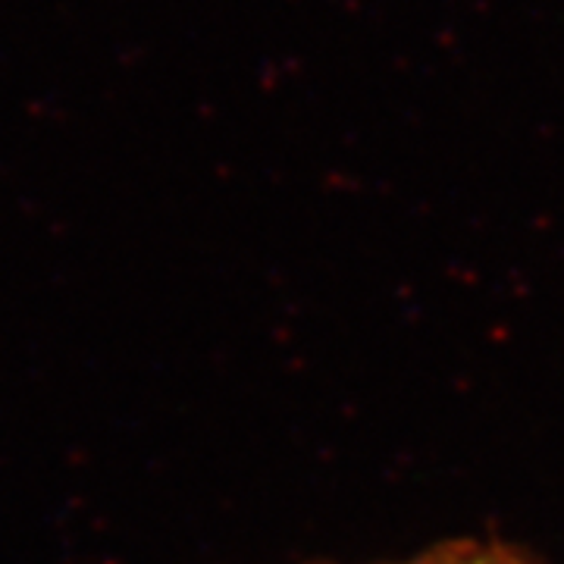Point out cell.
<instances>
[{"mask_svg":"<svg viewBox=\"0 0 564 564\" xmlns=\"http://www.w3.org/2000/svg\"><path fill=\"white\" fill-rule=\"evenodd\" d=\"M383 564H536L518 545L502 543V540H477V536H464V540H443L399 558V562Z\"/></svg>","mask_w":564,"mask_h":564,"instance_id":"cell-1","label":"cell"}]
</instances>
